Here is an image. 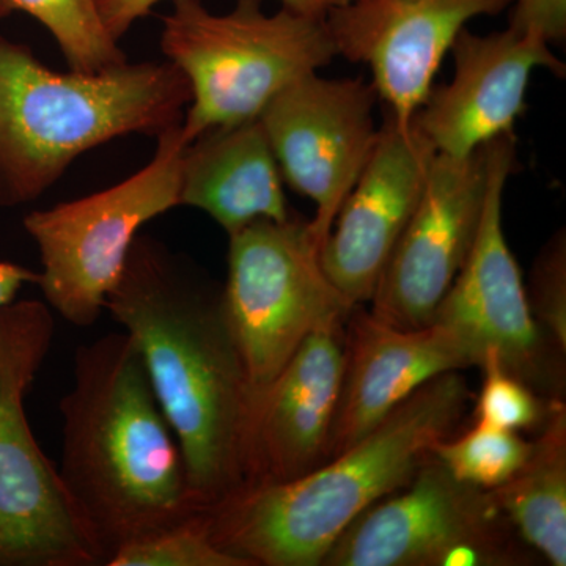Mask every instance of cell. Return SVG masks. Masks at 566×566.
<instances>
[{
	"label": "cell",
	"instance_id": "6da1fadb",
	"mask_svg": "<svg viewBox=\"0 0 566 566\" xmlns=\"http://www.w3.org/2000/svg\"><path fill=\"white\" fill-rule=\"evenodd\" d=\"M104 308L139 348L197 509L210 512L248 490L255 403L223 286L139 234Z\"/></svg>",
	"mask_w": 566,
	"mask_h": 566
},
{
	"label": "cell",
	"instance_id": "7a4b0ae2",
	"mask_svg": "<svg viewBox=\"0 0 566 566\" xmlns=\"http://www.w3.org/2000/svg\"><path fill=\"white\" fill-rule=\"evenodd\" d=\"M61 416L59 475L99 564L202 513L132 335L111 333L77 346Z\"/></svg>",
	"mask_w": 566,
	"mask_h": 566
},
{
	"label": "cell",
	"instance_id": "3957f363",
	"mask_svg": "<svg viewBox=\"0 0 566 566\" xmlns=\"http://www.w3.org/2000/svg\"><path fill=\"white\" fill-rule=\"evenodd\" d=\"M472 398L461 371L436 376L340 455L203 512L212 542L249 566H322L357 516L411 482Z\"/></svg>",
	"mask_w": 566,
	"mask_h": 566
},
{
	"label": "cell",
	"instance_id": "277c9868",
	"mask_svg": "<svg viewBox=\"0 0 566 566\" xmlns=\"http://www.w3.org/2000/svg\"><path fill=\"white\" fill-rule=\"evenodd\" d=\"M188 80L170 62L59 73L0 36V208L33 202L99 145L182 122Z\"/></svg>",
	"mask_w": 566,
	"mask_h": 566
},
{
	"label": "cell",
	"instance_id": "5b68a950",
	"mask_svg": "<svg viewBox=\"0 0 566 566\" xmlns=\"http://www.w3.org/2000/svg\"><path fill=\"white\" fill-rule=\"evenodd\" d=\"M161 50L191 88L181 122L188 142L259 118L279 92L338 55L326 17L289 7L268 14L262 0H237L223 14L200 0H174L163 18Z\"/></svg>",
	"mask_w": 566,
	"mask_h": 566
},
{
	"label": "cell",
	"instance_id": "8992f818",
	"mask_svg": "<svg viewBox=\"0 0 566 566\" xmlns=\"http://www.w3.org/2000/svg\"><path fill=\"white\" fill-rule=\"evenodd\" d=\"M54 334L46 303L0 311V566L102 565L25 415Z\"/></svg>",
	"mask_w": 566,
	"mask_h": 566
},
{
	"label": "cell",
	"instance_id": "52a82bcc",
	"mask_svg": "<svg viewBox=\"0 0 566 566\" xmlns=\"http://www.w3.org/2000/svg\"><path fill=\"white\" fill-rule=\"evenodd\" d=\"M156 139L151 161L125 181L24 218L25 232L40 252L36 285L51 311L73 326L98 322L142 227L180 207L189 142L181 123Z\"/></svg>",
	"mask_w": 566,
	"mask_h": 566
},
{
	"label": "cell",
	"instance_id": "ba28073f",
	"mask_svg": "<svg viewBox=\"0 0 566 566\" xmlns=\"http://www.w3.org/2000/svg\"><path fill=\"white\" fill-rule=\"evenodd\" d=\"M229 240L223 301L256 415L263 395L312 331L353 307L324 273L322 243L308 221L259 219Z\"/></svg>",
	"mask_w": 566,
	"mask_h": 566
},
{
	"label": "cell",
	"instance_id": "9c48e42d",
	"mask_svg": "<svg viewBox=\"0 0 566 566\" xmlns=\"http://www.w3.org/2000/svg\"><path fill=\"white\" fill-rule=\"evenodd\" d=\"M516 536L491 491L460 482L430 455L408 485L342 532L322 566L523 565Z\"/></svg>",
	"mask_w": 566,
	"mask_h": 566
},
{
	"label": "cell",
	"instance_id": "30bf717a",
	"mask_svg": "<svg viewBox=\"0 0 566 566\" xmlns=\"http://www.w3.org/2000/svg\"><path fill=\"white\" fill-rule=\"evenodd\" d=\"M515 167L513 134L490 142V182L479 233L433 322L463 340L479 364L486 352H494L506 370L536 394L562 400L565 354L532 315L526 285L502 226L505 185Z\"/></svg>",
	"mask_w": 566,
	"mask_h": 566
},
{
	"label": "cell",
	"instance_id": "8fae6325",
	"mask_svg": "<svg viewBox=\"0 0 566 566\" xmlns=\"http://www.w3.org/2000/svg\"><path fill=\"white\" fill-rule=\"evenodd\" d=\"M371 81L305 74L283 88L262 114L282 178L316 205L312 232L322 243L378 142Z\"/></svg>",
	"mask_w": 566,
	"mask_h": 566
},
{
	"label": "cell",
	"instance_id": "7c38bea8",
	"mask_svg": "<svg viewBox=\"0 0 566 566\" xmlns=\"http://www.w3.org/2000/svg\"><path fill=\"white\" fill-rule=\"evenodd\" d=\"M490 182V144L468 158L436 153L415 214L395 245L370 314L398 329L434 318L475 243Z\"/></svg>",
	"mask_w": 566,
	"mask_h": 566
},
{
	"label": "cell",
	"instance_id": "4fadbf2b",
	"mask_svg": "<svg viewBox=\"0 0 566 566\" xmlns=\"http://www.w3.org/2000/svg\"><path fill=\"white\" fill-rule=\"evenodd\" d=\"M510 6L513 0H348L326 22L338 55L370 69L387 115L406 128L458 33Z\"/></svg>",
	"mask_w": 566,
	"mask_h": 566
},
{
	"label": "cell",
	"instance_id": "5bb4252c",
	"mask_svg": "<svg viewBox=\"0 0 566 566\" xmlns=\"http://www.w3.org/2000/svg\"><path fill=\"white\" fill-rule=\"evenodd\" d=\"M452 81L433 85L411 125L439 155L468 158L505 134H513L526 109L531 74L545 69L558 77L566 66L538 33L509 24L476 35L463 29L453 41Z\"/></svg>",
	"mask_w": 566,
	"mask_h": 566
},
{
	"label": "cell",
	"instance_id": "9a60e30c",
	"mask_svg": "<svg viewBox=\"0 0 566 566\" xmlns=\"http://www.w3.org/2000/svg\"><path fill=\"white\" fill-rule=\"evenodd\" d=\"M436 156L415 126L387 115L363 174L348 193L319 260L349 307L374 300L395 245L422 197Z\"/></svg>",
	"mask_w": 566,
	"mask_h": 566
},
{
	"label": "cell",
	"instance_id": "2e32d148",
	"mask_svg": "<svg viewBox=\"0 0 566 566\" xmlns=\"http://www.w3.org/2000/svg\"><path fill=\"white\" fill-rule=\"evenodd\" d=\"M479 364L475 354L439 323L398 329L356 305L345 323V371L327 460L375 430L424 382Z\"/></svg>",
	"mask_w": 566,
	"mask_h": 566
},
{
	"label": "cell",
	"instance_id": "e0dca14e",
	"mask_svg": "<svg viewBox=\"0 0 566 566\" xmlns=\"http://www.w3.org/2000/svg\"><path fill=\"white\" fill-rule=\"evenodd\" d=\"M348 314L315 327L263 395L253 422L248 490L289 482L327 461Z\"/></svg>",
	"mask_w": 566,
	"mask_h": 566
},
{
	"label": "cell",
	"instance_id": "ac0fdd59",
	"mask_svg": "<svg viewBox=\"0 0 566 566\" xmlns=\"http://www.w3.org/2000/svg\"><path fill=\"white\" fill-rule=\"evenodd\" d=\"M282 180L260 118L219 126L186 147L180 205L207 212L230 237L259 219L292 218Z\"/></svg>",
	"mask_w": 566,
	"mask_h": 566
},
{
	"label": "cell",
	"instance_id": "d6986e66",
	"mask_svg": "<svg viewBox=\"0 0 566 566\" xmlns=\"http://www.w3.org/2000/svg\"><path fill=\"white\" fill-rule=\"evenodd\" d=\"M524 545L553 566L566 565V408L554 401L526 463L491 490Z\"/></svg>",
	"mask_w": 566,
	"mask_h": 566
},
{
	"label": "cell",
	"instance_id": "ffe728a7",
	"mask_svg": "<svg viewBox=\"0 0 566 566\" xmlns=\"http://www.w3.org/2000/svg\"><path fill=\"white\" fill-rule=\"evenodd\" d=\"M9 3L13 11H24L51 33L70 70L96 73L128 62L118 41L103 24L96 0H9Z\"/></svg>",
	"mask_w": 566,
	"mask_h": 566
},
{
	"label": "cell",
	"instance_id": "44dd1931",
	"mask_svg": "<svg viewBox=\"0 0 566 566\" xmlns=\"http://www.w3.org/2000/svg\"><path fill=\"white\" fill-rule=\"evenodd\" d=\"M531 452L532 442L517 431L475 422L458 438L436 442L430 455L460 482L491 491L509 482Z\"/></svg>",
	"mask_w": 566,
	"mask_h": 566
},
{
	"label": "cell",
	"instance_id": "7402d4cb",
	"mask_svg": "<svg viewBox=\"0 0 566 566\" xmlns=\"http://www.w3.org/2000/svg\"><path fill=\"white\" fill-rule=\"evenodd\" d=\"M107 566H249L214 542L205 513L123 546Z\"/></svg>",
	"mask_w": 566,
	"mask_h": 566
},
{
	"label": "cell",
	"instance_id": "603a6c76",
	"mask_svg": "<svg viewBox=\"0 0 566 566\" xmlns=\"http://www.w3.org/2000/svg\"><path fill=\"white\" fill-rule=\"evenodd\" d=\"M479 367L483 371V381L475 397V422L517 433L538 431L557 400H546L510 374L494 352H486Z\"/></svg>",
	"mask_w": 566,
	"mask_h": 566
},
{
	"label": "cell",
	"instance_id": "cb8c5ba5",
	"mask_svg": "<svg viewBox=\"0 0 566 566\" xmlns=\"http://www.w3.org/2000/svg\"><path fill=\"white\" fill-rule=\"evenodd\" d=\"M528 305L535 322L554 345L566 352V240L565 232L554 234L532 268L526 286Z\"/></svg>",
	"mask_w": 566,
	"mask_h": 566
},
{
	"label": "cell",
	"instance_id": "d4e9b609",
	"mask_svg": "<svg viewBox=\"0 0 566 566\" xmlns=\"http://www.w3.org/2000/svg\"><path fill=\"white\" fill-rule=\"evenodd\" d=\"M161 0H96L99 17L107 32L120 41L134 22L150 14ZM283 7H289L300 13L326 17L335 7L344 6L348 0H281Z\"/></svg>",
	"mask_w": 566,
	"mask_h": 566
},
{
	"label": "cell",
	"instance_id": "484cf974",
	"mask_svg": "<svg viewBox=\"0 0 566 566\" xmlns=\"http://www.w3.org/2000/svg\"><path fill=\"white\" fill-rule=\"evenodd\" d=\"M509 24L538 33L549 44L566 39V0H513Z\"/></svg>",
	"mask_w": 566,
	"mask_h": 566
},
{
	"label": "cell",
	"instance_id": "4316f807",
	"mask_svg": "<svg viewBox=\"0 0 566 566\" xmlns=\"http://www.w3.org/2000/svg\"><path fill=\"white\" fill-rule=\"evenodd\" d=\"M39 282V273L21 264L0 262V311L17 300V294L28 283Z\"/></svg>",
	"mask_w": 566,
	"mask_h": 566
},
{
	"label": "cell",
	"instance_id": "83f0119b",
	"mask_svg": "<svg viewBox=\"0 0 566 566\" xmlns=\"http://www.w3.org/2000/svg\"><path fill=\"white\" fill-rule=\"evenodd\" d=\"M11 13H13V9H11L9 0H0V18L9 17Z\"/></svg>",
	"mask_w": 566,
	"mask_h": 566
}]
</instances>
